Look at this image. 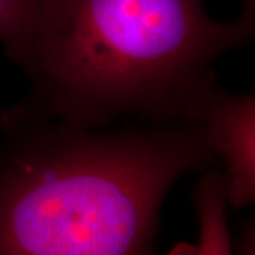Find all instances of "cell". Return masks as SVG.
I'll return each mask as SVG.
<instances>
[{
    "instance_id": "cell-1",
    "label": "cell",
    "mask_w": 255,
    "mask_h": 255,
    "mask_svg": "<svg viewBox=\"0 0 255 255\" xmlns=\"http://www.w3.org/2000/svg\"><path fill=\"white\" fill-rule=\"evenodd\" d=\"M254 34L255 0L228 21L204 0H41L18 63L31 91L3 118L199 124L216 61Z\"/></svg>"
},
{
    "instance_id": "cell-2",
    "label": "cell",
    "mask_w": 255,
    "mask_h": 255,
    "mask_svg": "<svg viewBox=\"0 0 255 255\" xmlns=\"http://www.w3.org/2000/svg\"><path fill=\"white\" fill-rule=\"evenodd\" d=\"M1 122L0 255H153L169 191L216 159L199 124Z\"/></svg>"
},
{
    "instance_id": "cell-3",
    "label": "cell",
    "mask_w": 255,
    "mask_h": 255,
    "mask_svg": "<svg viewBox=\"0 0 255 255\" xmlns=\"http://www.w3.org/2000/svg\"><path fill=\"white\" fill-rule=\"evenodd\" d=\"M206 143L226 166L228 207L255 200V95L217 88L199 121Z\"/></svg>"
},
{
    "instance_id": "cell-4",
    "label": "cell",
    "mask_w": 255,
    "mask_h": 255,
    "mask_svg": "<svg viewBox=\"0 0 255 255\" xmlns=\"http://www.w3.org/2000/svg\"><path fill=\"white\" fill-rule=\"evenodd\" d=\"M199 217V243H180L169 255H233L227 219L226 177L220 169L204 167L194 189Z\"/></svg>"
},
{
    "instance_id": "cell-5",
    "label": "cell",
    "mask_w": 255,
    "mask_h": 255,
    "mask_svg": "<svg viewBox=\"0 0 255 255\" xmlns=\"http://www.w3.org/2000/svg\"><path fill=\"white\" fill-rule=\"evenodd\" d=\"M41 0H0V43L20 63Z\"/></svg>"
}]
</instances>
